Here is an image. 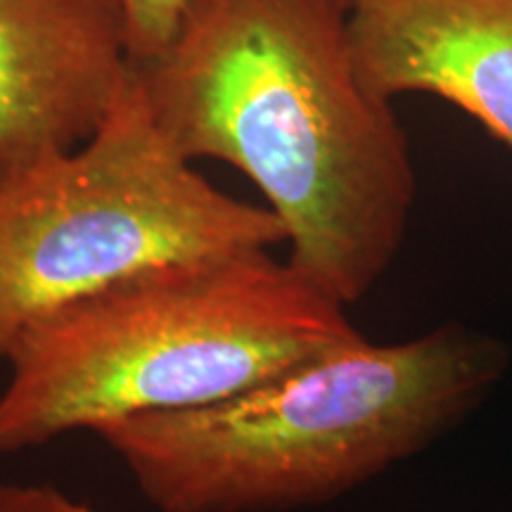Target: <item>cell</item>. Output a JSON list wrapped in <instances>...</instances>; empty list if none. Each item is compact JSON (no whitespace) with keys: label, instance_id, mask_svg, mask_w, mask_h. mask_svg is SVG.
Here are the masks:
<instances>
[{"label":"cell","instance_id":"cell-2","mask_svg":"<svg viewBox=\"0 0 512 512\" xmlns=\"http://www.w3.org/2000/svg\"><path fill=\"white\" fill-rule=\"evenodd\" d=\"M508 368V344L463 323L392 344L361 335L245 392L95 434L157 512H290L418 456Z\"/></svg>","mask_w":512,"mask_h":512},{"label":"cell","instance_id":"cell-3","mask_svg":"<svg viewBox=\"0 0 512 512\" xmlns=\"http://www.w3.org/2000/svg\"><path fill=\"white\" fill-rule=\"evenodd\" d=\"M271 249L157 268L67 306L10 349L0 456L226 399L361 337Z\"/></svg>","mask_w":512,"mask_h":512},{"label":"cell","instance_id":"cell-5","mask_svg":"<svg viewBox=\"0 0 512 512\" xmlns=\"http://www.w3.org/2000/svg\"><path fill=\"white\" fill-rule=\"evenodd\" d=\"M128 74L121 0H0V185L91 138Z\"/></svg>","mask_w":512,"mask_h":512},{"label":"cell","instance_id":"cell-7","mask_svg":"<svg viewBox=\"0 0 512 512\" xmlns=\"http://www.w3.org/2000/svg\"><path fill=\"white\" fill-rule=\"evenodd\" d=\"M188 0H121L131 64L155 57L174 36Z\"/></svg>","mask_w":512,"mask_h":512},{"label":"cell","instance_id":"cell-1","mask_svg":"<svg viewBox=\"0 0 512 512\" xmlns=\"http://www.w3.org/2000/svg\"><path fill=\"white\" fill-rule=\"evenodd\" d=\"M178 155L247 176L280 221L287 264L342 306L406 240L418 176L392 102L358 79L332 0H188L174 36L131 64Z\"/></svg>","mask_w":512,"mask_h":512},{"label":"cell","instance_id":"cell-4","mask_svg":"<svg viewBox=\"0 0 512 512\" xmlns=\"http://www.w3.org/2000/svg\"><path fill=\"white\" fill-rule=\"evenodd\" d=\"M280 242L271 209L178 155L128 74L91 138L0 185V363L36 323L124 280Z\"/></svg>","mask_w":512,"mask_h":512},{"label":"cell","instance_id":"cell-9","mask_svg":"<svg viewBox=\"0 0 512 512\" xmlns=\"http://www.w3.org/2000/svg\"><path fill=\"white\" fill-rule=\"evenodd\" d=\"M332 3H335V5H339V8H344V10H349V5H351V0H332Z\"/></svg>","mask_w":512,"mask_h":512},{"label":"cell","instance_id":"cell-8","mask_svg":"<svg viewBox=\"0 0 512 512\" xmlns=\"http://www.w3.org/2000/svg\"><path fill=\"white\" fill-rule=\"evenodd\" d=\"M0 512H107L60 486L43 482H0Z\"/></svg>","mask_w":512,"mask_h":512},{"label":"cell","instance_id":"cell-6","mask_svg":"<svg viewBox=\"0 0 512 512\" xmlns=\"http://www.w3.org/2000/svg\"><path fill=\"white\" fill-rule=\"evenodd\" d=\"M349 41L375 98L437 95L512 150V0H351Z\"/></svg>","mask_w":512,"mask_h":512}]
</instances>
